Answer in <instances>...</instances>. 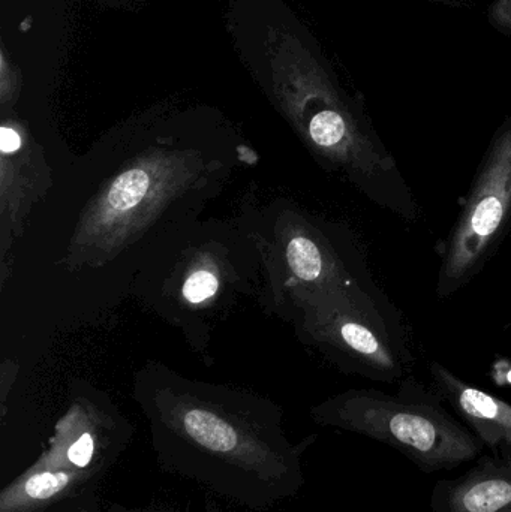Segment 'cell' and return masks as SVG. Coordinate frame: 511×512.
Returning a JSON list of instances; mask_svg holds the SVG:
<instances>
[{
    "instance_id": "12",
    "label": "cell",
    "mask_w": 511,
    "mask_h": 512,
    "mask_svg": "<svg viewBox=\"0 0 511 512\" xmlns=\"http://www.w3.org/2000/svg\"><path fill=\"white\" fill-rule=\"evenodd\" d=\"M20 146V135H18L14 129L3 126L2 131H0V147H2V152L5 153V155H12V153L20 149Z\"/></svg>"
},
{
    "instance_id": "9",
    "label": "cell",
    "mask_w": 511,
    "mask_h": 512,
    "mask_svg": "<svg viewBox=\"0 0 511 512\" xmlns=\"http://www.w3.org/2000/svg\"><path fill=\"white\" fill-rule=\"evenodd\" d=\"M150 177L144 168L126 171L111 186L107 195V207L113 213L129 212L146 198Z\"/></svg>"
},
{
    "instance_id": "2",
    "label": "cell",
    "mask_w": 511,
    "mask_h": 512,
    "mask_svg": "<svg viewBox=\"0 0 511 512\" xmlns=\"http://www.w3.org/2000/svg\"><path fill=\"white\" fill-rule=\"evenodd\" d=\"M315 423L356 433L395 448L425 472L452 471L474 462L486 447L444 400L405 382L398 394L350 390L312 409Z\"/></svg>"
},
{
    "instance_id": "4",
    "label": "cell",
    "mask_w": 511,
    "mask_h": 512,
    "mask_svg": "<svg viewBox=\"0 0 511 512\" xmlns=\"http://www.w3.org/2000/svg\"><path fill=\"white\" fill-rule=\"evenodd\" d=\"M315 327L350 372L372 381L395 384L407 372V354L395 337L389 307L377 292L318 291Z\"/></svg>"
},
{
    "instance_id": "11",
    "label": "cell",
    "mask_w": 511,
    "mask_h": 512,
    "mask_svg": "<svg viewBox=\"0 0 511 512\" xmlns=\"http://www.w3.org/2000/svg\"><path fill=\"white\" fill-rule=\"evenodd\" d=\"M489 20L498 29L511 33V0H497L489 11Z\"/></svg>"
},
{
    "instance_id": "15",
    "label": "cell",
    "mask_w": 511,
    "mask_h": 512,
    "mask_svg": "<svg viewBox=\"0 0 511 512\" xmlns=\"http://www.w3.org/2000/svg\"><path fill=\"white\" fill-rule=\"evenodd\" d=\"M80 512H98L93 505L87 504L80 508Z\"/></svg>"
},
{
    "instance_id": "13",
    "label": "cell",
    "mask_w": 511,
    "mask_h": 512,
    "mask_svg": "<svg viewBox=\"0 0 511 512\" xmlns=\"http://www.w3.org/2000/svg\"><path fill=\"white\" fill-rule=\"evenodd\" d=\"M105 512H180L170 507H161V505H147V507H126V505L111 504L108 505Z\"/></svg>"
},
{
    "instance_id": "3",
    "label": "cell",
    "mask_w": 511,
    "mask_h": 512,
    "mask_svg": "<svg viewBox=\"0 0 511 512\" xmlns=\"http://www.w3.org/2000/svg\"><path fill=\"white\" fill-rule=\"evenodd\" d=\"M511 224V117L489 144L473 188L447 240L437 294L447 298L467 286L497 251Z\"/></svg>"
},
{
    "instance_id": "5",
    "label": "cell",
    "mask_w": 511,
    "mask_h": 512,
    "mask_svg": "<svg viewBox=\"0 0 511 512\" xmlns=\"http://www.w3.org/2000/svg\"><path fill=\"white\" fill-rule=\"evenodd\" d=\"M132 438L125 421L89 403H77L57 423L48 447L32 466L69 471L98 481L119 460Z\"/></svg>"
},
{
    "instance_id": "8",
    "label": "cell",
    "mask_w": 511,
    "mask_h": 512,
    "mask_svg": "<svg viewBox=\"0 0 511 512\" xmlns=\"http://www.w3.org/2000/svg\"><path fill=\"white\" fill-rule=\"evenodd\" d=\"M87 475L30 466L0 492V512H44L95 484Z\"/></svg>"
},
{
    "instance_id": "14",
    "label": "cell",
    "mask_w": 511,
    "mask_h": 512,
    "mask_svg": "<svg viewBox=\"0 0 511 512\" xmlns=\"http://www.w3.org/2000/svg\"><path fill=\"white\" fill-rule=\"evenodd\" d=\"M206 512H225L222 510L221 507H219L218 504H216L215 501H213L212 498H207L206 501Z\"/></svg>"
},
{
    "instance_id": "10",
    "label": "cell",
    "mask_w": 511,
    "mask_h": 512,
    "mask_svg": "<svg viewBox=\"0 0 511 512\" xmlns=\"http://www.w3.org/2000/svg\"><path fill=\"white\" fill-rule=\"evenodd\" d=\"M218 291V277L207 270L192 273L183 285V297L192 304L203 303Z\"/></svg>"
},
{
    "instance_id": "1",
    "label": "cell",
    "mask_w": 511,
    "mask_h": 512,
    "mask_svg": "<svg viewBox=\"0 0 511 512\" xmlns=\"http://www.w3.org/2000/svg\"><path fill=\"white\" fill-rule=\"evenodd\" d=\"M140 403L156 462L167 474L255 512L302 492L303 456L317 436L293 444L275 406L242 394L176 385L147 388Z\"/></svg>"
},
{
    "instance_id": "6",
    "label": "cell",
    "mask_w": 511,
    "mask_h": 512,
    "mask_svg": "<svg viewBox=\"0 0 511 512\" xmlns=\"http://www.w3.org/2000/svg\"><path fill=\"white\" fill-rule=\"evenodd\" d=\"M432 512H511V451L482 454L473 468L453 480L438 481Z\"/></svg>"
},
{
    "instance_id": "7",
    "label": "cell",
    "mask_w": 511,
    "mask_h": 512,
    "mask_svg": "<svg viewBox=\"0 0 511 512\" xmlns=\"http://www.w3.org/2000/svg\"><path fill=\"white\" fill-rule=\"evenodd\" d=\"M438 396L452 406L462 423L491 451H511V405L468 384L440 363L431 364Z\"/></svg>"
}]
</instances>
